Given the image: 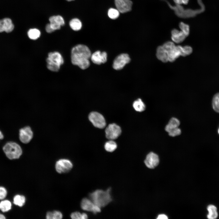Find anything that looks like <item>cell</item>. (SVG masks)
<instances>
[{
  "label": "cell",
  "mask_w": 219,
  "mask_h": 219,
  "mask_svg": "<svg viewBox=\"0 0 219 219\" xmlns=\"http://www.w3.org/2000/svg\"><path fill=\"white\" fill-rule=\"evenodd\" d=\"M91 55L90 50L87 46L83 44L77 45L71 50V63L82 69H86L90 65L89 59Z\"/></svg>",
  "instance_id": "cell-1"
},
{
  "label": "cell",
  "mask_w": 219,
  "mask_h": 219,
  "mask_svg": "<svg viewBox=\"0 0 219 219\" xmlns=\"http://www.w3.org/2000/svg\"><path fill=\"white\" fill-rule=\"evenodd\" d=\"M166 51L168 61L172 62L180 56L185 57L190 54L193 51L192 48L189 46H176L173 41H168L162 45Z\"/></svg>",
  "instance_id": "cell-2"
},
{
  "label": "cell",
  "mask_w": 219,
  "mask_h": 219,
  "mask_svg": "<svg viewBox=\"0 0 219 219\" xmlns=\"http://www.w3.org/2000/svg\"><path fill=\"white\" fill-rule=\"evenodd\" d=\"M111 191L110 187L105 191L102 189L96 190L89 194V198L95 204L100 207H105L112 200Z\"/></svg>",
  "instance_id": "cell-3"
},
{
  "label": "cell",
  "mask_w": 219,
  "mask_h": 219,
  "mask_svg": "<svg viewBox=\"0 0 219 219\" xmlns=\"http://www.w3.org/2000/svg\"><path fill=\"white\" fill-rule=\"evenodd\" d=\"M47 67L50 70L58 71L61 66L64 63V60L61 54L58 52L55 51L48 53L46 59Z\"/></svg>",
  "instance_id": "cell-4"
},
{
  "label": "cell",
  "mask_w": 219,
  "mask_h": 219,
  "mask_svg": "<svg viewBox=\"0 0 219 219\" xmlns=\"http://www.w3.org/2000/svg\"><path fill=\"white\" fill-rule=\"evenodd\" d=\"M3 149L6 156L10 159L19 158L22 153L21 147L14 142L6 143L3 146Z\"/></svg>",
  "instance_id": "cell-5"
},
{
  "label": "cell",
  "mask_w": 219,
  "mask_h": 219,
  "mask_svg": "<svg viewBox=\"0 0 219 219\" xmlns=\"http://www.w3.org/2000/svg\"><path fill=\"white\" fill-rule=\"evenodd\" d=\"M89 120L96 127L103 128L106 125L104 118L99 113L96 112L91 113L89 115Z\"/></svg>",
  "instance_id": "cell-6"
},
{
  "label": "cell",
  "mask_w": 219,
  "mask_h": 219,
  "mask_svg": "<svg viewBox=\"0 0 219 219\" xmlns=\"http://www.w3.org/2000/svg\"><path fill=\"white\" fill-rule=\"evenodd\" d=\"M73 166L72 163L69 160L61 159L56 162L55 168L58 173L62 174L69 172L72 169Z\"/></svg>",
  "instance_id": "cell-7"
},
{
  "label": "cell",
  "mask_w": 219,
  "mask_h": 219,
  "mask_svg": "<svg viewBox=\"0 0 219 219\" xmlns=\"http://www.w3.org/2000/svg\"><path fill=\"white\" fill-rule=\"evenodd\" d=\"M130 59L127 54H122L117 56L114 60L113 67L115 70L122 69L125 65L130 62Z\"/></svg>",
  "instance_id": "cell-8"
},
{
  "label": "cell",
  "mask_w": 219,
  "mask_h": 219,
  "mask_svg": "<svg viewBox=\"0 0 219 219\" xmlns=\"http://www.w3.org/2000/svg\"><path fill=\"white\" fill-rule=\"evenodd\" d=\"M121 132L120 127L114 123L109 124L105 130L106 138L111 140L117 138L120 134Z\"/></svg>",
  "instance_id": "cell-9"
},
{
  "label": "cell",
  "mask_w": 219,
  "mask_h": 219,
  "mask_svg": "<svg viewBox=\"0 0 219 219\" xmlns=\"http://www.w3.org/2000/svg\"><path fill=\"white\" fill-rule=\"evenodd\" d=\"M81 207L83 210L95 214L101 211V207L95 204L90 199L87 198H84L82 200Z\"/></svg>",
  "instance_id": "cell-10"
},
{
  "label": "cell",
  "mask_w": 219,
  "mask_h": 219,
  "mask_svg": "<svg viewBox=\"0 0 219 219\" xmlns=\"http://www.w3.org/2000/svg\"><path fill=\"white\" fill-rule=\"evenodd\" d=\"M33 136V132L30 127L26 126L20 129L19 138L22 143L24 144L29 143Z\"/></svg>",
  "instance_id": "cell-11"
},
{
  "label": "cell",
  "mask_w": 219,
  "mask_h": 219,
  "mask_svg": "<svg viewBox=\"0 0 219 219\" xmlns=\"http://www.w3.org/2000/svg\"><path fill=\"white\" fill-rule=\"evenodd\" d=\"M115 3L117 9L122 13L130 11L133 4L130 0H115Z\"/></svg>",
  "instance_id": "cell-12"
},
{
  "label": "cell",
  "mask_w": 219,
  "mask_h": 219,
  "mask_svg": "<svg viewBox=\"0 0 219 219\" xmlns=\"http://www.w3.org/2000/svg\"><path fill=\"white\" fill-rule=\"evenodd\" d=\"M144 162L149 168L153 169L157 166L159 163V158L156 154L151 152L147 155Z\"/></svg>",
  "instance_id": "cell-13"
},
{
  "label": "cell",
  "mask_w": 219,
  "mask_h": 219,
  "mask_svg": "<svg viewBox=\"0 0 219 219\" xmlns=\"http://www.w3.org/2000/svg\"><path fill=\"white\" fill-rule=\"evenodd\" d=\"M91 59L94 63L99 65L106 62L107 54L104 51L101 52L100 51H97L92 54Z\"/></svg>",
  "instance_id": "cell-14"
},
{
  "label": "cell",
  "mask_w": 219,
  "mask_h": 219,
  "mask_svg": "<svg viewBox=\"0 0 219 219\" xmlns=\"http://www.w3.org/2000/svg\"><path fill=\"white\" fill-rule=\"evenodd\" d=\"M49 21L51 27L54 31L60 29L61 26L64 24V19L60 15L50 17L49 19Z\"/></svg>",
  "instance_id": "cell-15"
},
{
  "label": "cell",
  "mask_w": 219,
  "mask_h": 219,
  "mask_svg": "<svg viewBox=\"0 0 219 219\" xmlns=\"http://www.w3.org/2000/svg\"><path fill=\"white\" fill-rule=\"evenodd\" d=\"M14 28V25L11 19L5 18L0 20V32L5 31L7 33L12 32Z\"/></svg>",
  "instance_id": "cell-16"
},
{
  "label": "cell",
  "mask_w": 219,
  "mask_h": 219,
  "mask_svg": "<svg viewBox=\"0 0 219 219\" xmlns=\"http://www.w3.org/2000/svg\"><path fill=\"white\" fill-rule=\"evenodd\" d=\"M171 39L172 41L179 43L182 42L186 37L181 30L174 29L171 31Z\"/></svg>",
  "instance_id": "cell-17"
},
{
  "label": "cell",
  "mask_w": 219,
  "mask_h": 219,
  "mask_svg": "<svg viewBox=\"0 0 219 219\" xmlns=\"http://www.w3.org/2000/svg\"><path fill=\"white\" fill-rule=\"evenodd\" d=\"M156 56L157 58L163 62L168 61L167 52L162 46H158L156 50Z\"/></svg>",
  "instance_id": "cell-18"
},
{
  "label": "cell",
  "mask_w": 219,
  "mask_h": 219,
  "mask_svg": "<svg viewBox=\"0 0 219 219\" xmlns=\"http://www.w3.org/2000/svg\"><path fill=\"white\" fill-rule=\"evenodd\" d=\"M180 125V121L177 118L173 117L170 119L165 127V130L168 132L171 129L178 127Z\"/></svg>",
  "instance_id": "cell-19"
},
{
  "label": "cell",
  "mask_w": 219,
  "mask_h": 219,
  "mask_svg": "<svg viewBox=\"0 0 219 219\" xmlns=\"http://www.w3.org/2000/svg\"><path fill=\"white\" fill-rule=\"evenodd\" d=\"M208 214L207 216L208 218L215 219L218 217L217 208L213 205H209L207 207Z\"/></svg>",
  "instance_id": "cell-20"
},
{
  "label": "cell",
  "mask_w": 219,
  "mask_h": 219,
  "mask_svg": "<svg viewBox=\"0 0 219 219\" xmlns=\"http://www.w3.org/2000/svg\"><path fill=\"white\" fill-rule=\"evenodd\" d=\"M134 109L138 112L144 111L146 109V105L140 99H138L135 101L133 104Z\"/></svg>",
  "instance_id": "cell-21"
},
{
  "label": "cell",
  "mask_w": 219,
  "mask_h": 219,
  "mask_svg": "<svg viewBox=\"0 0 219 219\" xmlns=\"http://www.w3.org/2000/svg\"><path fill=\"white\" fill-rule=\"evenodd\" d=\"M69 25L71 28L75 31L80 30L82 27L81 22L77 18L72 19L69 22Z\"/></svg>",
  "instance_id": "cell-22"
},
{
  "label": "cell",
  "mask_w": 219,
  "mask_h": 219,
  "mask_svg": "<svg viewBox=\"0 0 219 219\" xmlns=\"http://www.w3.org/2000/svg\"><path fill=\"white\" fill-rule=\"evenodd\" d=\"M63 215L61 213L57 210L48 211L46 215L47 219H61Z\"/></svg>",
  "instance_id": "cell-23"
},
{
  "label": "cell",
  "mask_w": 219,
  "mask_h": 219,
  "mask_svg": "<svg viewBox=\"0 0 219 219\" xmlns=\"http://www.w3.org/2000/svg\"><path fill=\"white\" fill-rule=\"evenodd\" d=\"M27 34L30 39L35 40L39 37L40 35V32L37 29H31L29 30Z\"/></svg>",
  "instance_id": "cell-24"
},
{
  "label": "cell",
  "mask_w": 219,
  "mask_h": 219,
  "mask_svg": "<svg viewBox=\"0 0 219 219\" xmlns=\"http://www.w3.org/2000/svg\"><path fill=\"white\" fill-rule=\"evenodd\" d=\"M26 201L25 197L22 195H17L13 198V203L19 207H22Z\"/></svg>",
  "instance_id": "cell-25"
},
{
  "label": "cell",
  "mask_w": 219,
  "mask_h": 219,
  "mask_svg": "<svg viewBox=\"0 0 219 219\" xmlns=\"http://www.w3.org/2000/svg\"><path fill=\"white\" fill-rule=\"evenodd\" d=\"M11 206V202L7 200L2 201L0 203V209L3 212H7L10 210Z\"/></svg>",
  "instance_id": "cell-26"
},
{
  "label": "cell",
  "mask_w": 219,
  "mask_h": 219,
  "mask_svg": "<svg viewBox=\"0 0 219 219\" xmlns=\"http://www.w3.org/2000/svg\"><path fill=\"white\" fill-rule=\"evenodd\" d=\"M117 147V145L116 143L112 140L107 142L104 146L105 150L109 152H112L114 151Z\"/></svg>",
  "instance_id": "cell-27"
},
{
  "label": "cell",
  "mask_w": 219,
  "mask_h": 219,
  "mask_svg": "<svg viewBox=\"0 0 219 219\" xmlns=\"http://www.w3.org/2000/svg\"><path fill=\"white\" fill-rule=\"evenodd\" d=\"M212 106L213 109L219 113V93H216L214 96L212 100Z\"/></svg>",
  "instance_id": "cell-28"
},
{
  "label": "cell",
  "mask_w": 219,
  "mask_h": 219,
  "mask_svg": "<svg viewBox=\"0 0 219 219\" xmlns=\"http://www.w3.org/2000/svg\"><path fill=\"white\" fill-rule=\"evenodd\" d=\"M179 26L180 30L187 37L189 35L190 32L189 26L183 22H181L179 24Z\"/></svg>",
  "instance_id": "cell-29"
},
{
  "label": "cell",
  "mask_w": 219,
  "mask_h": 219,
  "mask_svg": "<svg viewBox=\"0 0 219 219\" xmlns=\"http://www.w3.org/2000/svg\"><path fill=\"white\" fill-rule=\"evenodd\" d=\"M71 217L73 219H86L88 215L85 213H81L79 212H73L71 215Z\"/></svg>",
  "instance_id": "cell-30"
},
{
  "label": "cell",
  "mask_w": 219,
  "mask_h": 219,
  "mask_svg": "<svg viewBox=\"0 0 219 219\" xmlns=\"http://www.w3.org/2000/svg\"><path fill=\"white\" fill-rule=\"evenodd\" d=\"M108 14L110 19H114L119 16L120 12L117 9L110 8L108 11Z\"/></svg>",
  "instance_id": "cell-31"
},
{
  "label": "cell",
  "mask_w": 219,
  "mask_h": 219,
  "mask_svg": "<svg viewBox=\"0 0 219 219\" xmlns=\"http://www.w3.org/2000/svg\"><path fill=\"white\" fill-rule=\"evenodd\" d=\"M167 133L169 136L174 137L180 135L181 134V130L178 127L171 129Z\"/></svg>",
  "instance_id": "cell-32"
},
{
  "label": "cell",
  "mask_w": 219,
  "mask_h": 219,
  "mask_svg": "<svg viewBox=\"0 0 219 219\" xmlns=\"http://www.w3.org/2000/svg\"><path fill=\"white\" fill-rule=\"evenodd\" d=\"M7 191L4 187L0 186V200L4 199L6 196Z\"/></svg>",
  "instance_id": "cell-33"
},
{
  "label": "cell",
  "mask_w": 219,
  "mask_h": 219,
  "mask_svg": "<svg viewBox=\"0 0 219 219\" xmlns=\"http://www.w3.org/2000/svg\"><path fill=\"white\" fill-rule=\"evenodd\" d=\"M46 30L47 32L49 33H51L54 31L51 27L50 23L47 24L46 26Z\"/></svg>",
  "instance_id": "cell-34"
},
{
  "label": "cell",
  "mask_w": 219,
  "mask_h": 219,
  "mask_svg": "<svg viewBox=\"0 0 219 219\" xmlns=\"http://www.w3.org/2000/svg\"><path fill=\"white\" fill-rule=\"evenodd\" d=\"M168 218L167 216L164 214L159 215L157 218V219H167Z\"/></svg>",
  "instance_id": "cell-35"
},
{
  "label": "cell",
  "mask_w": 219,
  "mask_h": 219,
  "mask_svg": "<svg viewBox=\"0 0 219 219\" xmlns=\"http://www.w3.org/2000/svg\"><path fill=\"white\" fill-rule=\"evenodd\" d=\"M174 2L176 4H182L181 0H173Z\"/></svg>",
  "instance_id": "cell-36"
},
{
  "label": "cell",
  "mask_w": 219,
  "mask_h": 219,
  "mask_svg": "<svg viewBox=\"0 0 219 219\" xmlns=\"http://www.w3.org/2000/svg\"><path fill=\"white\" fill-rule=\"evenodd\" d=\"M189 1V0H181V2L182 4H183L184 5H187Z\"/></svg>",
  "instance_id": "cell-37"
},
{
  "label": "cell",
  "mask_w": 219,
  "mask_h": 219,
  "mask_svg": "<svg viewBox=\"0 0 219 219\" xmlns=\"http://www.w3.org/2000/svg\"><path fill=\"white\" fill-rule=\"evenodd\" d=\"M4 138V135L2 132L0 130V139H2Z\"/></svg>",
  "instance_id": "cell-38"
},
{
  "label": "cell",
  "mask_w": 219,
  "mask_h": 219,
  "mask_svg": "<svg viewBox=\"0 0 219 219\" xmlns=\"http://www.w3.org/2000/svg\"><path fill=\"white\" fill-rule=\"evenodd\" d=\"M5 219V216L3 214H0V219Z\"/></svg>",
  "instance_id": "cell-39"
},
{
  "label": "cell",
  "mask_w": 219,
  "mask_h": 219,
  "mask_svg": "<svg viewBox=\"0 0 219 219\" xmlns=\"http://www.w3.org/2000/svg\"><path fill=\"white\" fill-rule=\"evenodd\" d=\"M217 132H218V134H219V128H218Z\"/></svg>",
  "instance_id": "cell-40"
},
{
  "label": "cell",
  "mask_w": 219,
  "mask_h": 219,
  "mask_svg": "<svg viewBox=\"0 0 219 219\" xmlns=\"http://www.w3.org/2000/svg\"><path fill=\"white\" fill-rule=\"evenodd\" d=\"M67 0L68 1H73L74 0Z\"/></svg>",
  "instance_id": "cell-41"
}]
</instances>
